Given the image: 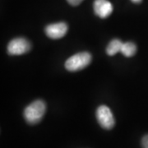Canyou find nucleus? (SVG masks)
Listing matches in <instances>:
<instances>
[{
	"label": "nucleus",
	"mask_w": 148,
	"mask_h": 148,
	"mask_svg": "<svg viewBox=\"0 0 148 148\" xmlns=\"http://www.w3.org/2000/svg\"><path fill=\"white\" fill-rule=\"evenodd\" d=\"M96 119L101 127L105 129H111L115 124V120L110 109L106 106H101L96 110Z\"/></svg>",
	"instance_id": "7ed1b4c3"
},
{
	"label": "nucleus",
	"mask_w": 148,
	"mask_h": 148,
	"mask_svg": "<svg viewBox=\"0 0 148 148\" xmlns=\"http://www.w3.org/2000/svg\"><path fill=\"white\" fill-rule=\"evenodd\" d=\"M137 52V46L134 43L126 42L123 44L121 53L125 57H132Z\"/></svg>",
	"instance_id": "6e6552de"
},
{
	"label": "nucleus",
	"mask_w": 148,
	"mask_h": 148,
	"mask_svg": "<svg viewBox=\"0 0 148 148\" xmlns=\"http://www.w3.org/2000/svg\"><path fill=\"white\" fill-rule=\"evenodd\" d=\"M91 62V55L87 52L74 54L66 61L65 68L70 72L79 71L87 67Z\"/></svg>",
	"instance_id": "f03ea898"
},
{
	"label": "nucleus",
	"mask_w": 148,
	"mask_h": 148,
	"mask_svg": "<svg viewBox=\"0 0 148 148\" xmlns=\"http://www.w3.org/2000/svg\"><path fill=\"white\" fill-rule=\"evenodd\" d=\"M95 15L101 18H106L113 12V5L108 0H95L93 3Z\"/></svg>",
	"instance_id": "423d86ee"
},
{
	"label": "nucleus",
	"mask_w": 148,
	"mask_h": 148,
	"mask_svg": "<svg viewBox=\"0 0 148 148\" xmlns=\"http://www.w3.org/2000/svg\"><path fill=\"white\" fill-rule=\"evenodd\" d=\"M67 1L69 4H71L72 6H77L79 5L83 0H67Z\"/></svg>",
	"instance_id": "9d476101"
},
{
	"label": "nucleus",
	"mask_w": 148,
	"mask_h": 148,
	"mask_svg": "<svg viewBox=\"0 0 148 148\" xmlns=\"http://www.w3.org/2000/svg\"><path fill=\"white\" fill-rule=\"evenodd\" d=\"M69 27L65 22H58V23H53L48 25L45 27V34L48 37L57 40L64 37L67 32H68Z\"/></svg>",
	"instance_id": "39448f33"
},
{
	"label": "nucleus",
	"mask_w": 148,
	"mask_h": 148,
	"mask_svg": "<svg viewBox=\"0 0 148 148\" xmlns=\"http://www.w3.org/2000/svg\"><path fill=\"white\" fill-rule=\"evenodd\" d=\"M142 146L143 148H148V134L144 136L142 139Z\"/></svg>",
	"instance_id": "1a4fd4ad"
},
{
	"label": "nucleus",
	"mask_w": 148,
	"mask_h": 148,
	"mask_svg": "<svg viewBox=\"0 0 148 148\" xmlns=\"http://www.w3.org/2000/svg\"><path fill=\"white\" fill-rule=\"evenodd\" d=\"M31 43L25 38H15L8 43V52L11 55H21L30 51Z\"/></svg>",
	"instance_id": "20e7f679"
},
{
	"label": "nucleus",
	"mask_w": 148,
	"mask_h": 148,
	"mask_svg": "<svg viewBox=\"0 0 148 148\" xmlns=\"http://www.w3.org/2000/svg\"><path fill=\"white\" fill-rule=\"evenodd\" d=\"M46 111V105L41 100L32 102L24 110V118L29 124H36L41 121Z\"/></svg>",
	"instance_id": "f257e3e1"
},
{
	"label": "nucleus",
	"mask_w": 148,
	"mask_h": 148,
	"mask_svg": "<svg viewBox=\"0 0 148 148\" xmlns=\"http://www.w3.org/2000/svg\"><path fill=\"white\" fill-rule=\"evenodd\" d=\"M123 44L120 40L119 39H114L112 40L110 44L108 45V46L106 48V53L107 54L113 56V55H115L116 53L119 52H121L122 46H123Z\"/></svg>",
	"instance_id": "0eeeda50"
},
{
	"label": "nucleus",
	"mask_w": 148,
	"mask_h": 148,
	"mask_svg": "<svg viewBox=\"0 0 148 148\" xmlns=\"http://www.w3.org/2000/svg\"><path fill=\"white\" fill-rule=\"evenodd\" d=\"M132 3H140L143 0H131Z\"/></svg>",
	"instance_id": "9b49d317"
}]
</instances>
